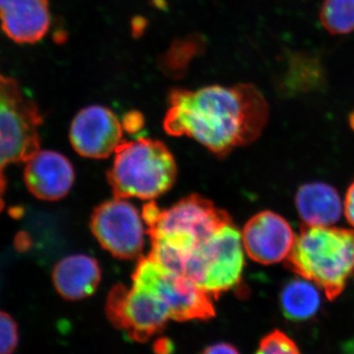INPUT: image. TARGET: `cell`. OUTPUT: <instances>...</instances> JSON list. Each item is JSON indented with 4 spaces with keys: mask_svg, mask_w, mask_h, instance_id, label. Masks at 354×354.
I'll list each match as a JSON object with an SVG mask.
<instances>
[{
    "mask_svg": "<svg viewBox=\"0 0 354 354\" xmlns=\"http://www.w3.org/2000/svg\"><path fill=\"white\" fill-rule=\"evenodd\" d=\"M164 127L171 136L196 140L218 157L256 141L269 121V104L250 83L174 88Z\"/></svg>",
    "mask_w": 354,
    "mask_h": 354,
    "instance_id": "6da1fadb",
    "label": "cell"
},
{
    "mask_svg": "<svg viewBox=\"0 0 354 354\" xmlns=\"http://www.w3.org/2000/svg\"><path fill=\"white\" fill-rule=\"evenodd\" d=\"M142 216L152 243L149 255L171 270L232 221L227 212L197 194L165 209L150 201L144 206Z\"/></svg>",
    "mask_w": 354,
    "mask_h": 354,
    "instance_id": "7a4b0ae2",
    "label": "cell"
},
{
    "mask_svg": "<svg viewBox=\"0 0 354 354\" xmlns=\"http://www.w3.org/2000/svg\"><path fill=\"white\" fill-rule=\"evenodd\" d=\"M286 260L291 272L334 300L354 279V230L304 225Z\"/></svg>",
    "mask_w": 354,
    "mask_h": 354,
    "instance_id": "3957f363",
    "label": "cell"
},
{
    "mask_svg": "<svg viewBox=\"0 0 354 354\" xmlns=\"http://www.w3.org/2000/svg\"><path fill=\"white\" fill-rule=\"evenodd\" d=\"M176 160L162 142L139 138L124 142L114 153L108 174L114 197L152 201L176 183Z\"/></svg>",
    "mask_w": 354,
    "mask_h": 354,
    "instance_id": "277c9868",
    "label": "cell"
},
{
    "mask_svg": "<svg viewBox=\"0 0 354 354\" xmlns=\"http://www.w3.org/2000/svg\"><path fill=\"white\" fill-rule=\"evenodd\" d=\"M244 253L241 232L230 221L187 254L172 271L218 299L241 283L245 265Z\"/></svg>",
    "mask_w": 354,
    "mask_h": 354,
    "instance_id": "5b68a950",
    "label": "cell"
},
{
    "mask_svg": "<svg viewBox=\"0 0 354 354\" xmlns=\"http://www.w3.org/2000/svg\"><path fill=\"white\" fill-rule=\"evenodd\" d=\"M132 286L155 298L171 321L209 320L215 316L213 297L150 255L140 258Z\"/></svg>",
    "mask_w": 354,
    "mask_h": 354,
    "instance_id": "8992f818",
    "label": "cell"
},
{
    "mask_svg": "<svg viewBox=\"0 0 354 354\" xmlns=\"http://www.w3.org/2000/svg\"><path fill=\"white\" fill-rule=\"evenodd\" d=\"M43 115L16 79L0 74V169L26 162L39 150Z\"/></svg>",
    "mask_w": 354,
    "mask_h": 354,
    "instance_id": "52a82bcc",
    "label": "cell"
},
{
    "mask_svg": "<svg viewBox=\"0 0 354 354\" xmlns=\"http://www.w3.org/2000/svg\"><path fill=\"white\" fill-rule=\"evenodd\" d=\"M90 225L95 239L114 257L123 260L142 257L146 225L138 209L127 199L114 197L97 206Z\"/></svg>",
    "mask_w": 354,
    "mask_h": 354,
    "instance_id": "ba28073f",
    "label": "cell"
},
{
    "mask_svg": "<svg viewBox=\"0 0 354 354\" xmlns=\"http://www.w3.org/2000/svg\"><path fill=\"white\" fill-rule=\"evenodd\" d=\"M106 311L111 322L133 341L151 339L171 321L167 310L155 298L133 286H113L106 300Z\"/></svg>",
    "mask_w": 354,
    "mask_h": 354,
    "instance_id": "9c48e42d",
    "label": "cell"
},
{
    "mask_svg": "<svg viewBox=\"0 0 354 354\" xmlns=\"http://www.w3.org/2000/svg\"><path fill=\"white\" fill-rule=\"evenodd\" d=\"M123 125L109 109L91 106L76 114L70 127V143L79 155L106 158L122 143Z\"/></svg>",
    "mask_w": 354,
    "mask_h": 354,
    "instance_id": "30bf717a",
    "label": "cell"
},
{
    "mask_svg": "<svg viewBox=\"0 0 354 354\" xmlns=\"http://www.w3.org/2000/svg\"><path fill=\"white\" fill-rule=\"evenodd\" d=\"M241 236L247 255L262 265L286 260L297 239L288 221L272 211L253 216L244 225Z\"/></svg>",
    "mask_w": 354,
    "mask_h": 354,
    "instance_id": "8fae6325",
    "label": "cell"
},
{
    "mask_svg": "<svg viewBox=\"0 0 354 354\" xmlns=\"http://www.w3.org/2000/svg\"><path fill=\"white\" fill-rule=\"evenodd\" d=\"M75 171L68 158L50 150H39L26 162L24 181L28 190L44 201H57L68 194Z\"/></svg>",
    "mask_w": 354,
    "mask_h": 354,
    "instance_id": "7c38bea8",
    "label": "cell"
},
{
    "mask_svg": "<svg viewBox=\"0 0 354 354\" xmlns=\"http://www.w3.org/2000/svg\"><path fill=\"white\" fill-rule=\"evenodd\" d=\"M0 26L14 43H38L50 27L48 0H0Z\"/></svg>",
    "mask_w": 354,
    "mask_h": 354,
    "instance_id": "4fadbf2b",
    "label": "cell"
},
{
    "mask_svg": "<svg viewBox=\"0 0 354 354\" xmlns=\"http://www.w3.org/2000/svg\"><path fill=\"white\" fill-rule=\"evenodd\" d=\"M51 278L60 297L75 301L91 297L97 290L102 271L95 258L75 254L57 262Z\"/></svg>",
    "mask_w": 354,
    "mask_h": 354,
    "instance_id": "5bb4252c",
    "label": "cell"
},
{
    "mask_svg": "<svg viewBox=\"0 0 354 354\" xmlns=\"http://www.w3.org/2000/svg\"><path fill=\"white\" fill-rule=\"evenodd\" d=\"M295 207L307 227H330L339 221L344 212L337 191L322 183L302 185L295 195Z\"/></svg>",
    "mask_w": 354,
    "mask_h": 354,
    "instance_id": "9a60e30c",
    "label": "cell"
},
{
    "mask_svg": "<svg viewBox=\"0 0 354 354\" xmlns=\"http://www.w3.org/2000/svg\"><path fill=\"white\" fill-rule=\"evenodd\" d=\"M326 81V72L320 58L309 53H293L288 55L279 88L283 95L292 97L322 90Z\"/></svg>",
    "mask_w": 354,
    "mask_h": 354,
    "instance_id": "2e32d148",
    "label": "cell"
},
{
    "mask_svg": "<svg viewBox=\"0 0 354 354\" xmlns=\"http://www.w3.org/2000/svg\"><path fill=\"white\" fill-rule=\"evenodd\" d=\"M320 288L301 278L288 281L279 295L283 315L291 322H306L314 318L321 306Z\"/></svg>",
    "mask_w": 354,
    "mask_h": 354,
    "instance_id": "e0dca14e",
    "label": "cell"
},
{
    "mask_svg": "<svg viewBox=\"0 0 354 354\" xmlns=\"http://www.w3.org/2000/svg\"><path fill=\"white\" fill-rule=\"evenodd\" d=\"M320 21L324 29L330 34L354 32V0H324Z\"/></svg>",
    "mask_w": 354,
    "mask_h": 354,
    "instance_id": "ac0fdd59",
    "label": "cell"
},
{
    "mask_svg": "<svg viewBox=\"0 0 354 354\" xmlns=\"http://www.w3.org/2000/svg\"><path fill=\"white\" fill-rule=\"evenodd\" d=\"M255 354H301L297 344L286 333L274 330L261 339Z\"/></svg>",
    "mask_w": 354,
    "mask_h": 354,
    "instance_id": "d6986e66",
    "label": "cell"
},
{
    "mask_svg": "<svg viewBox=\"0 0 354 354\" xmlns=\"http://www.w3.org/2000/svg\"><path fill=\"white\" fill-rule=\"evenodd\" d=\"M18 324L10 314L0 310V354H13L19 346Z\"/></svg>",
    "mask_w": 354,
    "mask_h": 354,
    "instance_id": "ffe728a7",
    "label": "cell"
},
{
    "mask_svg": "<svg viewBox=\"0 0 354 354\" xmlns=\"http://www.w3.org/2000/svg\"><path fill=\"white\" fill-rule=\"evenodd\" d=\"M344 213L349 225L354 228V181L349 185L344 198Z\"/></svg>",
    "mask_w": 354,
    "mask_h": 354,
    "instance_id": "44dd1931",
    "label": "cell"
},
{
    "mask_svg": "<svg viewBox=\"0 0 354 354\" xmlns=\"http://www.w3.org/2000/svg\"><path fill=\"white\" fill-rule=\"evenodd\" d=\"M201 354H241L239 349L227 342H218L205 348Z\"/></svg>",
    "mask_w": 354,
    "mask_h": 354,
    "instance_id": "7402d4cb",
    "label": "cell"
},
{
    "mask_svg": "<svg viewBox=\"0 0 354 354\" xmlns=\"http://www.w3.org/2000/svg\"><path fill=\"white\" fill-rule=\"evenodd\" d=\"M6 189V179L2 169H0V214L4 209L3 195Z\"/></svg>",
    "mask_w": 354,
    "mask_h": 354,
    "instance_id": "603a6c76",
    "label": "cell"
}]
</instances>
